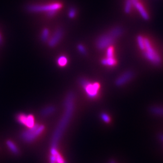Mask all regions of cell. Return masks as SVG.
<instances>
[{
    "label": "cell",
    "mask_w": 163,
    "mask_h": 163,
    "mask_svg": "<svg viewBox=\"0 0 163 163\" xmlns=\"http://www.w3.org/2000/svg\"><path fill=\"white\" fill-rule=\"evenodd\" d=\"M61 7L60 4H52L50 5H32L28 6L27 9L31 12H42V11H57Z\"/></svg>",
    "instance_id": "cell-5"
},
{
    "label": "cell",
    "mask_w": 163,
    "mask_h": 163,
    "mask_svg": "<svg viewBox=\"0 0 163 163\" xmlns=\"http://www.w3.org/2000/svg\"><path fill=\"white\" fill-rule=\"evenodd\" d=\"M78 50H79V51L81 53H82L83 54L86 53V49L84 48V46L82 45H78Z\"/></svg>",
    "instance_id": "cell-23"
},
{
    "label": "cell",
    "mask_w": 163,
    "mask_h": 163,
    "mask_svg": "<svg viewBox=\"0 0 163 163\" xmlns=\"http://www.w3.org/2000/svg\"><path fill=\"white\" fill-rule=\"evenodd\" d=\"M17 120L20 124L26 126L29 128H31L35 125L34 118L32 115L20 113L17 115Z\"/></svg>",
    "instance_id": "cell-7"
},
{
    "label": "cell",
    "mask_w": 163,
    "mask_h": 163,
    "mask_svg": "<svg viewBox=\"0 0 163 163\" xmlns=\"http://www.w3.org/2000/svg\"><path fill=\"white\" fill-rule=\"evenodd\" d=\"M63 35V31L61 29H59L55 32V34L54 35L51 39L50 40L49 43V46L53 47L57 45L60 40L62 38Z\"/></svg>",
    "instance_id": "cell-9"
},
{
    "label": "cell",
    "mask_w": 163,
    "mask_h": 163,
    "mask_svg": "<svg viewBox=\"0 0 163 163\" xmlns=\"http://www.w3.org/2000/svg\"><path fill=\"white\" fill-rule=\"evenodd\" d=\"M49 36V30L47 29H45L42 32V40H43V41H46Z\"/></svg>",
    "instance_id": "cell-19"
},
{
    "label": "cell",
    "mask_w": 163,
    "mask_h": 163,
    "mask_svg": "<svg viewBox=\"0 0 163 163\" xmlns=\"http://www.w3.org/2000/svg\"><path fill=\"white\" fill-rule=\"evenodd\" d=\"M122 29L119 27H116L112 30L109 35L115 39V38H117V37L120 36V35H122Z\"/></svg>",
    "instance_id": "cell-11"
},
{
    "label": "cell",
    "mask_w": 163,
    "mask_h": 163,
    "mask_svg": "<svg viewBox=\"0 0 163 163\" xmlns=\"http://www.w3.org/2000/svg\"><path fill=\"white\" fill-rule=\"evenodd\" d=\"M2 43V39H1V36H0V44Z\"/></svg>",
    "instance_id": "cell-28"
},
{
    "label": "cell",
    "mask_w": 163,
    "mask_h": 163,
    "mask_svg": "<svg viewBox=\"0 0 163 163\" xmlns=\"http://www.w3.org/2000/svg\"><path fill=\"white\" fill-rule=\"evenodd\" d=\"M58 63L60 66H65L67 63V59L65 57H60L58 60Z\"/></svg>",
    "instance_id": "cell-18"
},
{
    "label": "cell",
    "mask_w": 163,
    "mask_h": 163,
    "mask_svg": "<svg viewBox=\"0 0 163 163\" xmlns=\"http://www.w3.org/2000/svg\"><path fill=\"white\" fill-rule=\"evenodd\" d=\"M57 11H49L48 12V16H49V17H51V16H53L54 14H55V12H56Z\"/></svg>",
    "instance_id": "cell-24"
},
{
    "label": "cell",
    "mask_w": 163,
    "mask_h": 163,
    "mask_svg": "<svg viewBox=\"0 0 163 163\" xmlns=\"http://www.w3.org/2000/svg\"><path fill=\"white\" fill-rule=\"evenodd\" d=\"M116 60L113 58H107L106 59H103L101 61V63L103 65L113 66L116 64Z\"/></svg>",
    "instance_id": "cell-13"
},
{
    "label": "cell",
    "mask_w": 163,
    "mask_h": 163,
    "mask_svg": "<svg viewBox=\"0 0 163 163\" xmlns=\"http://www.w3.org/2000/svg\"><path fill=\"white\" fill-rule=\"evenodd\" d=\"M101 118L106 122H110V118L108 116V115H107L106 113H101Z\"/></svg>",
    "instance_id": "cell-21"
},
{
    "label": "cell",
    "mask_w": 163,
    "mask_h": 163,
    "mask_svg": "<svg viewBox=\"0 0 163 163\" xmlns=\"http://www.w3.org/2000/svg\"><path fill=\"white\" fill-rule=\"evenodd\" d=\"M51 163H55V162H53V161H51Z\"/></svg>",
    "instance_id": "cell-29"
},
{
    "label": "cell",
    "mask_w": 163,
    "mask_h": 163,
    "mask_svg": "<svg viewBox=\"0 0 163 163\" xmlns=\"http://www.w3.org/2000/svg\"><path fill=\"white\" fill-rule=\"evenodd\" d=\"M151 113L156 115H163V107H152L150 109Z\"/></svg>",
    "instance_id": "cell-15"
},
{
    "label": "cell",
    "mask_w": 163,
    "mask_h": 163,
    "mask_svg": "<svg viewBox=\"0 0 163 163\" xmlns=\"http://www.w3.org/2000/svg\"><path fill=\"white\" fill-rule=\"evenodd\" d=\"M137 42L138 44L139 48L141 50H144L145 49V46L144 39L142 38L141 36H138L137 37Z\"/></svg>",
    "instance_id": "cell-16"
},
{
    "label": "cell",
    "mask_w": 163,
    "mask_h": 163,
    "mask_svg": "<svg viewBox=\"0 0 163 163\" xmlns=\"http://www.w3.org/2000/svg\"><path fill=\"white\" fill-rule=\"evenodd\" d=\"M134 6L137 9L138 11H139L140 14L145 20H147L148 19H149V16L147 13L146 12V11L145 10L144 7H142V5L141 3H139V2H136L135 3L133 4Z\"/></svg>",
    "instance_id": "cell-10"
},
{
    "label": "cell",
    "mask_w": 163,
    "mask_h": 163,
    "mask_svg": "<svg viewBox=\"0 0 163 163\" xmlns=\"http://www.w3.org/2000/svg\"><path fill=\"white\" fill-rule=\"evenodd\" d=\"M113 48L112 47H109L107 51V58H113Z\"/></svg>",
    "instance_id": "cell-20"
},
{
    "label": "cell",
    "mask_w": 163,
    "mask_h": 163,
    "mask_svg": "<svg viewBox=\"0 0 163 163\" xmlns=\"http://www.w3.org/2000/svg\"><path fill=\"white\" fill-rule=\"evenodd\" d=\"M160 138L161 141H163V135H161L160 136Z\"/></svg>",
    "instance_id": "cell-25"
},
{
    "label": "cell",
    "mask_w": 163,
    "mask_h": 163,
    "mask_svg": "<svg viewBox=\"0 0 163 163\" xmlns=\"http://www.w3.org/2000/svg\"><path fill=\"white\" fill-rule=\"evenodd\" d=\"M131 1H132V4L135 3V2H137V0H131Z\"/></svg>",
    "instance_id": "cell-26"
},
{
    "label": "cell",
    "mask_w": 163,
    "mask_h": 163,
    "mask_svg": "<svg viewBox=\"0 0 163 163\" xmlns=\"http://www.w3.org/2000/svg\"><path fill=\"white\" fill-rule=\"evenodd\" d=\"M132 4V2L131 0H127V1H126V2L125 8V11L126 13H130Z\"/></svg>",
    "instance_id": "cell-17"
},
{
    "label": "cell",
    "mask_w": 163,
    "mask_h": 163,
    "mask_svg": "<svg viewBox=\"0 0 163 163\" xmlns=\"http://www.w3.org/2000/svg\"><path fill=\"white\" fill-rule=\"evenodd\" d=\"M80 84L85 90L88 96L90 98H94L97 96L98 90L99 89V84L98 83L91 84L85 79H81Z\"/></svg>",
    "instance_id": "cell-4"
},
{
    "label": "cell",
    "mask_w": 163,
    "mask_h": 163,
    "mask_svg": "<svg viewBox=\"0 0 163 163\" xmlns=\"http://www.w3.org/2000/svg\"><path fill=\"white\" fill-rule=\"evenodd\" d=\"M55 110V108L53 106H49L42 110L41 115L43 116H47L53 113Z\"/></svg>",
    "instance_id": "cell-12"
},
{
    "label": "cell",
    "mask_w": 163,
    "mask_h": 163,
    "mask_svg": "<svg viewBox=\"0 0 163 163\" xmlns=\"http://www.w3.org/2000/svg\"><path fill=\"white\" fill-rule=\"evenodd\" d=\"M75 15H76V10L74 8H71L69 12V17L70 18H73L74 17Z\"/></svg>",
    "instance_id": "cell-22"
},
{
    "label": "cell",
    "mask_w": 163,
    "mask_h": 163,
    "mask_svg": "<svg viewBox=\"0 0 163 163\" xmlns=\"http://www.w3.org/2000/svg\"><path fill=\"white\" fill-rule=\"evenodd\" d=\"M74 94L71 93H69L65 100V110L64 117L62 118V120L60 121L58 127L54 133V135L52 138L51 148H57V143L70 119L74 110Z\"/></svg>",
    "instance_id": "cell-1"
},
{
    "label": "cell",
    "mask_w": 163,
    "mask_h": 163,
    "mask_svg": "<svg viewBox=\"0 0 163 163\" xmlns=\"http://www.w3.org/2000/svg\"><path fill=\"white\" fill-rule=\"evenodd\" d=\"M45 129L44 126L35 125L28 130L24 131L21 134V137L26 142H31L41 134Z\"/></svg>",
    "instance_id": "cell-3"
},
{
    "label": "cell",
    "mask_w": 163,
    "mask_h": 163,
    "mask_svg": "<svg viewBox=\"0 0 163 163\" xmlns=\"http://www.w3.org/2000/svg\"><path fill=\"white\" fill-rule=\"evenodd\" d=\"M134 74L131 71H127L122 74V76L117 79L116 81V84L117 86H121L125 84L128 81L130 80L133 77Z\"/></svg>",
    "instance_id": "cell-8"
},
{
    "label": "cell",
    "mask_w": 163,
    "mask_h": 163,
    "mask_svg": "<svg viewBox=\"0 0 163 163\" xmlns=\"http://www.w3.org/2000/svg\"><path fill=\"white\" fill-rule=\"evenodd\" d=\"M109 163H115V161H113V160H111L110 161V162H109Z\"/></svg>",
    "instance_id": "cell-27"
},
{
    "label": "cell",
    "mask_w": 163,
    "mask_h": 163,
    "mask_svg": "<svg viewBox=\"0 0 163 163\" xmlns=\"http://www.w3.org/2000/svg\"><path fill=\"white\" fill-rule=\"evenodd\" d=\"M145 49L144 50V55L149 61L155 65H159L161 63V58L156 51L152 48L147 39H144Z\"/></svg>",
    "instance_id": "cell-2"
},
{
    "label": "cell",
    "mask_w": 163,
    "mask_h": 163,
    "mask_svg": "<svg viewBox=\"0 0 163 163\" xmlns=\"http://www.w3.org/2000/svg\"><path fill=\"white\" fill-rule=\"evenodd\" d=\"M7 144L8 147L9 148V149H10L11 151H12V153H14L15 154H17L19 153V149L17 148V147L16 146V145L12 142V141H7Z\"/></svg>",
    "instance_id": "cell-14"
},
{
    "label": "cell",
    "mask_w": 163,
    "mask_h": 163,
    "mask_svg": "<svg viewBox=\"0 0 163 163\" xmlns=\"http://www.w3.org/2000/svg\"><path fill=\"white\" fill-rule=\"evenodd\" d=\"M114 38L110 35H103L100 36L97 42V46L100 50L108 48L113 43Z\"/></svg>",
    "instance_id": "cell-6"
}]
</instances>
